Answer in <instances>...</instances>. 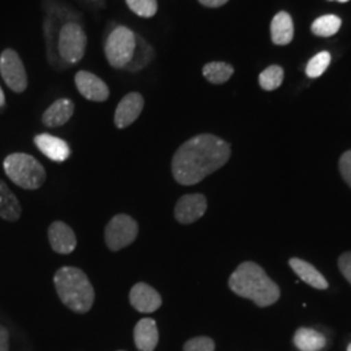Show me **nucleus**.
I'll use <instances>...</instances> for the list:
<instances>
[{
    "mask_svg": "<svg viewBox=\"0 0 351 351\" xmlns=\"http://www.w3.org/2000/svg\"><path fill=\"white\" fill-rule=\"evenodd\" d=\"M230 158V146L213 134H199L176 151L172 173L181 185L190 186L220 169Z\"/></svg>",
    "mask_w": 351,
    "mask_h": 351,
    "instance_id": "f257e3e1",
    "label": "nucleus"
},
{
    "mask_svg": "<svg viewBox=\"0 0 351 351\" xmlns=\"http://www.w3.org/2000/svg\"><path fill=\"white\" fill-rule=\"evenodd\" d=\"M229 288L234 294L247 298L259 307H268L280 298V289L263 268L252 262L239 264L229 278Z\"/></svg>",
    "mask_w": 351,
    "mask_h": 351,
    "instance_id": "f03ea898",
    "label": "nucleus"
},
{
    "mask_svg": "<svg viewBox=\"0 0 351 351\" xmlns=\"http://www.w3.org/2000/svg\"><path fill=\"white\" fill-rule=\"evenodd\" d=\"M55 289L64 304L77 314H86L93 307L95 293L85 272L75 267H63L53 277Z\"/></svg>",
    "mask_w": 351,
    "mask_h": 351,
    "instance_id": "7ed1b4c3",
    "label": "nucleus"
},
{
    "mask_svg": "<svg viewBox=\"0 0 351 351\" xmlns=\"http://www.w3.org/2000/svg\"><path fill=\"white\" fill-rule=\"evenodd\" d=\"M3 169L14 185L25 190H37L46 181V171L37 159L29 154L14 152L3 162Z\"/></svg>",
    "mask_w": 351,
    "mask_h": 351,
    "instance_id": "20e7f679",
    "label": "nucleus"
},
{
    "mask_svg": "<svg viewBox=\"0 0 351 351\" xmlns=\"http://www.w3.org/2000/svg\"><path fill=\"white\" fill-rule=\"evenodd\" d=\"M136 49V33L126 26H119L108 36L104 52L113 68L124 69L130 63Z\"/></svg>",
    "mask_w": 351,
    "mask_h": 351,
    "instance_id": "39448f33",
    "label": "nucleus"
},
{
    "mask_svg": "<svg viewBox=\"0 0 351 351\" xmlns=\"http://www.w3.org/2000/svg\"><path fill=\"white\" fill-rule=\"evenodd\" d=\"M59 53L65 63L81 62L88 47V37L84 29L75 23H68L59 34Z\"/></svg>",
    "mask_w": 351,
    "mask_h": 351,
    "instance_id": "423d86ee",
    "label": "nucleus"
},
{
    "mask_svg": "<svg viewBox=\"0 0 351 351\" xmlns=\"http://www.w3.org/2000/svg\"><path fill=\"white\" fill-rule=\"evenodd\" d=\"M106 243L111 251H119L132 245L138 236V224L125 213L112 217L106 226Z\"/></svg>",
    "mask_w": 351,
    "mask_h": 351,
    "instance_id": "0eeeda50",
    "label": "nucleus"
},
{
    "mask_svg": "<svg viewBox=\"0 0 351 351\" xmlns=\"http://www.w3.org/2000/svg\"><path fill=\"white\" fill-rule=\"evenodd\" d=\"M0 75L13 93L21 94L27 88L25 66L20 55L12 49L4 50L0 55Z\"/></svg>",
    "mask_w": 351,
    "mask_h": 351,
    "instance_id": "6e6552de",
    "label": "nucleus"
},
{
    "mask_svg": "<svg viewBox=\"0 0 351 351\" xmlns=\"http://www.w3.org/2000/svg\"><path fill=\"white\" fill-rule=\"evenodd\" d=\"M207 210V199L202 194H188L176 204L175 216L181 224H191L199 220Z\"/></svg>",
    "mask_w": 351,
    "mask_h": 351,
    "instance_id": "1a4fd4ad",
    "label": "nucleus"
},
{
    "mask_svg": "<svg viewBox=\"0 0 351 351\" xmlns=\"http://www.w3.org/2000/svg\"><path fill=\"white\" fill-rule=\"evenodd\" d=\"M75 88L84 98L93 101H104L110 97V88L98 75L86 71H80L75 75Z\"/></svg>",
    "mask_w": 351,
    "mask_h": 351,
    "instance_id": "9d476101",
    "label": "nucleus"
},
{
    "mask_svg": "<svg viewBox=\"0 0 351 351\" xmlns=\"http://www.w3.org/2000/svg\"><path fill=\"white\" fill-rule=\"evenodd\" d=\"M145 101L139 93H129L119 103L114 112V124L119 129L132 125L143 110Z\"/></svg>",
    "mask_w": 351,
    "mask_h": 351,
    "instance_id": "9b49d317",
    "label": "nucleus"
},
{
    "mask_svg": "<svg viewBox=\"0 0 351 351\" xmlns=\"http://www.w3.org/2000/svg\"><path fill=\"white\" fill-rule=\"evenodd\" d=\"M129 301L137 311L143 314L154 313L162 306L160 294L145 282H138L132 288L129 293Z\"/></svg>",
    "mask_w": 351,
    "mask_h": 351,
    "instance_id": "f8f14e48",
    "label": "nucleus"
},
{
    "mask_svg": "<svg viewBox=\"0 0 351 351\" xmlns=\"http://www.w3.org/2000/svg\"><path fill=\"white\" fill-rule=\"evenodd\" d=\"M49 241L52 250L58 254H71L77 246L75 232L63 221H55L51 224Z\"/></svg>",
    "mask_w": 351,
    "mask_h": 351,
    "instance_id": "ddd939ff",
    "label": "nucleus"
},
{
    "mask_svg": "<svg viewBox=\"0 0 351 351\" xmlns=\"http://www.w3.org/2000/svg\"><path fill=\"white\" fill-rule=\"evenodd\" d=\"M34 143L39 151L52 162H65L71 156V149L68 143L64 139L58 138L47 133L36 136Z\"/></svg>",
    "mask_w": 351,
    "mask_h": 351,
    "instance_id": "4468645a",
    "label": "nucleus"
},
{
    "mask_svg": "<svg viewBox=\"0 0 351 351\" xmlns=\"http://www.w3.org/2000/svg\"><path fill=\"white\" fill-rule=\"evenodd\" d=\"M134 342L139 351H154L159 342L156 322L150 317L139 320L134 328Z\"/></svg>",
    "mask_w": 351,
    "mask_h": 351,
    "instance_id": "2eb2a0df",
    "label": "nucleus"
},
{
    "mask_svg": "<svg viewBox=\"0 0 351 351\" xmlns=\"http://www.w3.org/2000/svg\"><path fill=\"white\" fill-rule=\"evenodd\" d=\"M75 112V103L71 99H58L51 104L50 107L43 113L42 123L49 128H58V126L66 124L72 114Z\"/></svg>",
    "mask_w": 351,
    "mask_h": 351,
    "instance_id": "dca6fc26",
    "label": "nucleus"
},
{
    "mask_svg": "<svg viewBox=\"0 0 351 351\" xmlns=\"http://www.w3.org/2000/svg\"><path fill=\"white\" fill-rule=\"evenodd\" d=\"M289 265L295 272V275L300 277L302 281L308 284L310 287L320 289V290L328 288V281H326V277L323 276L313 264L304 262L298 258H293L289 261Z\"/></svg>",
    "mask_w": 351,
    "mask_h": 351,
    "instance_id": "f3484780",
    "label": "nucleus"
},
{
    "mask_svg": "<svg viewBox=\"0 0 351 351\" xmlns=\"http://www.w3.org/2000/svg\"><path fill=\"white\" fill-rule=\"evenodd\" d=\"M21 213L23 208L17 197L8 185L0 180V217L5 221H17Z\"/></svg>",
    "mask_w": 351,
    "mask_h": 351,
    "instance_id": "a211bd4d",
    "label": "nucleus"
},
{
    "mask_svg": "<svg viewBox=\"0 0 351 351\" xmlns=\"http://www.w3.org/2000/svg\"><path fill=\"white\" fill-rule=\"evenodd\" d=\"M271 37L274 43L284 46L291 42L294 37V25L290 14L287 12H278L271 24Z\"/></svg>",
    "mask_w": 351,
    "mask_h": 351,
    "instance_id": "6ab92c4d",
    "label": "nucleus"
},
{
    "mask_svg": "<svg viewBox=\"0 0 351 351\" xmlns=\"http://www.w3.org/2000/svg\"><path fill=\"white\" fill-rule=\"evenodd\" d=\"M294 345L300 351H320L326 348V339L311 328H300L294 335Z\"/></svg>",
    "mask_w": 351,
    "mask_h": 351,
    "instance_id": "aec40b11",
    "label": "nucleus"
},
{
    "mask_svg": "<svg viewBox=\"0 0 351 351\" xmlns=\"http://www.w3.org/2000/svg\"><path fill=\"white\" fill-rule=\"evenodd\" d=\"M154 59V49L152 46L149 45L143 38L141 36L136 34V49H134V53L133 58L130 60V63L126 65L124 69L128 72H138L141 69L146 68L151 60Z\"/></svg>",
    "mask_w": 351,
    "mask_h": 351,
    "instance_id": "412c9836",
    "label": "nucleus"
},
{
    "mask_svg": "<svg viewBox=\"0 0 351 351\" xmlns=\"http://www.w3.org/2000/svg\"><path fill=\"white\" fill-rule=\"evenodd\" d=\"M234 73V69L229 64L221 62H213L206 64L203 66V75L211 82V84H224Z\"/></svg>",
    "mask_w": 351,
    "mask_h": 351,
    "instance_id": "4be33fe9",
    "label": "nucleus"
},
{
    "mask_svg": "<svg viewBox=\"0 0 351 351\" xmlns=\"http://www.w3.org/2000/svg\"><path fill=\"white\" fill-rule=\"evenodd\" d=\"M341 19L335 14H326L316 19L311 26V30L317 37H332L335 36L341 27Z\"/></svg>",
    "mask_w": 351,
    "mask_h": 351,
    "instance_id": "5701e85b",
    "label": "nucleus"
},
{
    "mask_svg": "<svg viewBox=\"0 0 351 351\" xmlns=\"http://www.w3.org/2000/svg\"><path fill=\"white\" fill-rule=\"evenodd\" d=\"M284 81V71L278 65H271L259 75V85L261 88L272 91L281 86Z\"/></svg>",
    "mask_w": 351,
    "mask_h": 351,
    "instance_id": "b1692460",
    "label": "nucleus"
},
{
    "mask_svg": "<svg viewBox=\"0 0 351 351\" xmlns=\"http://www.w3.org/2000/svg\"><path fill=\"white\" fill-rule=\"evenodd\" d=\"M330 53L328 51H322L317 55L308 62L306 66V75L311 78H317L323 75L326 71V68L330 64Z\"/></svg>",
    "mask_w": 351,
    "mask_h": 351,
    "instance_id": "393cba45",
    "label": "nucleus"
},
{
    "mask_svg": "<svg viewBox=\"0 0 351 351\" xmlns=\"http://www.w3.org/2000/svg\"><path fill=\"white\" fill-rule=\"evenodd\" d=\"M128 7L139 17L151 19L158 12L156 0H125Z\"/></svg>",
    "mask_w": 351,
    "mask_h": 351,
    "instance_id": "a878e982",
    "label": "nucleus"
},
{
    "mask_svg": "<svg viewBox=\"0 0 351 351\" xmlns=\"http://www.w3.org/2000/svg\"><path fill=\"white\" fill-rule=\"evenodd\" d=\"M184 351H215V342L210 337H195L184 345Z\"/></svg>",
    "mask_w": 351,
    "mask_h": 351,
    "instance_id": "bb28decb",
    "label": "nucleus"
},
{
    "mask_svg": "<svg viewBox=\"0 0 351 351\" xmlns=\"http://www.w3.org/2000/svg\"><path fill=\"white\" fill-rule=\"evenodd\" d=\"M339 172L351 188V150L346 151L339 159Z\"/></svg>",
    "mask_w": 351,
    "mask_h": 351,
    "instance_id": "cd10ccee",
    "label": "nucleus"
},
{
    "mask_svg": "<svg viewBox=\"0 0 351 351\" xmlns=\"http://www.w3.org/2000/svg\"><path fill=\"white\" fill-rule=\"evenodd\" d=\"M339 268L341 274L351 284V251L343 252L339 258Z\"/></svg>",
    "mask_w": 351,
    "mask_h": 351,
    "instance_id": "c85d7f7f",
    "label": "nucleus"
},
{
    "mask_svg": "<svg viewBox=\"0 0 351 351\" xmlns=\"http://www.w3.org/2000/svg\"><path fill=\"white\" fill-rule=\"evenodd\" d=\"M0 351H10V332L4 326H0Z\"/></svg>",
    "mask_w": 351,
    "mask_h": 351,
    "instance_id": "c756f323",
    "label": "nucleus"
},
{
    "mask_svg": "<svg viewBox=\"0 0 351 351\" xmlns=\"http://www.w3.org/2000/svg\"><path fill=\"white\" fill-rule=\"evenodd\" d=\"M229 0H199V3L203 4L204 7H210V8H217L226 4Z\"/></svg>",
    "mask_w": 351,
    "mask_h": 351,
    "instance_id": "7c9ffc66",
    "label": "nucleus"
},
{
    "mask_svg": "<svg viewBox=\"0 0 351 351\" xmlns=\"http://www.w3.org/2000/svg\"><path fill=\"white\" fill-rule=\"evenodd\" d=\"M5 104V95L3 93V88H0V107H3Z\"/></svg>",
    "mask_w": 351,
    "mask_h": 351,
    "instance_id": "2f4dec72",
    "label": "nucleus"
},
{
    "mask_svg": "<svg viewBox=\"0 0 351 351\" xmlns=\"http://www.w3.org/2000/svg\"><path fill=\"white\" fill-rule=\"evenodd\" d=\"M332 1V0H330ZM337 1H339V3H346V1H349V0H337Z\"/></svg>",
    "mask_w": 351,
    "mask_h": 351,
    "instance_id": "473e14b6",
    "label": "nucleus"
},
{
    "mask_svg": "<svg viewBox=\"0 0 351 351\" xmlns=\"http://www.w3.org/2000/svg\"><path fill=\"white\" fill-rule=\"evenodd\" d=\"M348 351H351V343L348 346Z\"/></svg>",
    "mask_w": 351,
    "mask_h": 351,
    "instance_id": "72a5a7b5",
    "label": "nucleus"
},
{
    "mask_svg": "<svg viewBox=\"0 0 351 351\" xmlns=\"http://www.w3.org/2000/svg\"><path fill=\"white\" fill-rule=\"evenodd\" d=\"M120 351H123V350H120Z\"/></svg>",
    "mask_w": 351,
    "mask_h": 351,
    "instance_id": "f704fd0d",
    "label": "nucleus"
}]
</instances>
